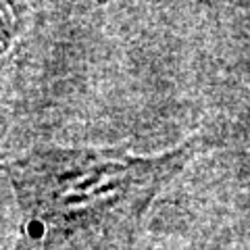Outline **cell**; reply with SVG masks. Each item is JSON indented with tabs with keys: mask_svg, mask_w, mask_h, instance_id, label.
<instances>
[{
	"mask_svg": "<svg viewBox=\"0 0 250 250\" xmlns=\"http://www.w3.org/2000/svg\"><path fill=\"white\" fill-rule=\"evenodd\" d=\"M23 9H27V6L0 2V57L9 50V46L19 34L23 25V13H25Z\"/></svg>",
	"mask_w": 250,
	"mask_h": 250,
	"instance_id": "obj_2",
	"label": "cell"
},
{
	"mask_svg": "<svg viewBox=\"0 0 250 250\" xmlns=\"http://www.w3.org/2000/svg\"><path fill=\"white\" fill-rule=\"evenodd\" d=\"M198 150V138L161 154L36 146L4 165L21 215V250H108Z\"/></svg>",
	"mask_w": 250,
	"mask_h": 250,
	"instance_id": "obj_1",
	"label": "cell"
}]
</instances>
